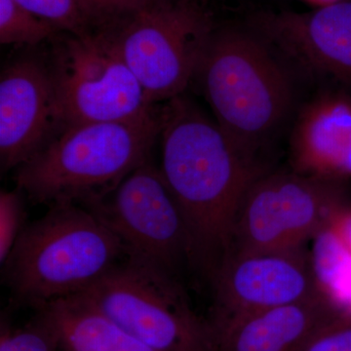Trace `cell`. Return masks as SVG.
<instances>
[{
	"instance_id": "cell-4",
	"label": "cell",
	"mask_w": 351,
	"mask_h": 351,
	"mask_svg": "<svg viewBox=\"0 0 351 351\" xmlns=\"http://www.w3.org/2000/svg\"><path fill=\"white\" fill-rule=\"evenodd\" d=\"M163 105L135 119L66 126L16 169L17 189L34 204H90L151 158Z\"/></svg>"
},
{
	"instance_id": "cell-23",
	"label": "cell",
	"mask_w": 351,
	"mask_h": 351,
	"mask_svg": "<svg viewBox=\"0 0 351 351\" xmlns=\"http://www.w3.org/2000/svg\"><path fill=\"white\" fill-rule=\"evenodd\" d=\"M332 226L351 252V207L348 208L337 217L332 223Z\"/></svg>"
},
{
	"instance_id": "cell-15",
	"label": "cell",
	"mask_w": 351,
	"mask_h": 351,
	"mask_svg": "<svg viewBox=\"0 0 351 351\" xmlns=\"http://www.w3.org/2000/svg\"><path fill=\"white\" fill-rule=\"evenodd\" d=\"M59 336V351H156L101 313L82 295L43 307Z\"/></svg>"
},
{
	"instance_id": "cell-13",
	"label": "cell",
	"mask_w": 351,
	"mask_h": 351,
	"mask_svg": "<svg viewBox=\"0 0 351 351\" xmlns=\"http://www.w3.org/2000/svg\"><path fill=\"white\" fill-rule=\"evenodd\" d=\"M339 314L322 294L211 323L213 351H301L314 332Z\"/></svg>"
},
{
	"instance_id": "cell-14",
	"label": "cell",
	"mask_w": 351,
	"mask_h": 351,
	"mask_svg": "<svg viewBox=\"0 0 351 351\" xmlns=\"http://www.w3.org/2000/svg\"><path fill=\"white\" fill-rule=\"evenodd\" d=\"M293 157L298 172L339 180L351 176V105L314 104L295 130Z\"/></svg>"
},
{
	"instance_id": "cell-24",
	"label": "cell",
	"mask_w": 351,
	"mask_h": 351,
	"mask_svg": "<svg viewBox=\"0 0 351 351\" xmlns=\"http://www.w3.org/2000/svg\"><path fill=\"white\" fill-rule=\"evenodd\" d=\"M171 0H149V5H157V4H162L166 3V2H169Z\"/></svg>"
},
{
	"instance_id": "cell-7",
	"label": "cell",
	"mask_w": 351,
	"mask_h": 351,
	"mask_svg": "<svg viewBox=\"0 0 351 351\" xmlns=\"http://www.w3.org/2000/svg\"><path fill=\"white\" fill-rule=\"evenodd\" d=\"M47 59L62 129L135 119L156 106L147 103L110 27L55 36Z\"/></svg>"
},
{
	"instance_id": "cell-5",
	"label": "cell",
	"mask_w": 351,
	"mask_h": 351,
	"mask_svg": "<svg viewBox=\"0 0 351 351\" xmlns=\"http://www.w3.org/2000/svg\"><path fill=\"white\" fill-rule=\"evenodd\" d=\"M156 351H213V329L191 308L181 280L131 254L80 294Z\"/></svg>"
},
{
	"instance_id": "cell-1",
	"label": "cell",
	"mask_w": 351,
	"mask_h": 351,
	"mask_svg": "<svg viewBox=\"0 0 351 351\" xmlns=\"http://www.w3.org/2000/svg\"><path fill=\"white\" fill-rule=\"evenodd\" d=\"M163 110L160 170L188 223L195 270L210 283L230 252L244 193L267 169L182 95Z\"/></svg>"
},
{
	"instance_id": "cell-2",
	"label": "cell",
	"mask_w": 351,
	"mask_h": 351,
	"mask_svg": "<svg viewBox=\"0 0 351 351\" xmlns=\"http://www.w3.org/2000/svg\"><path fill=\"white\" fill-rule=\"evenodd\" d=\"M294 66L276 44L245 23L215 25L196 73L219 128L260 162L294 120Z\"/></svg>"
},
{
	"instance_id": "cell-19",
	"label": "cell",
	"mask_w": 351,
	"mask_h": 351,
	"mask_svg": "<svg viewBox=\"0 0 351 351\" xmlns=\"http://www.w3.org/2000/svg\"><path fill=\"white\" fill-rule=\"evenodd\" d=\"M60 32L84 34L95 29L82 0H15Z\"/></svg>"
},
{
	"instance_id": "cell-21",
	"label": "cell",
	"mask_w": 351,
	"mask_h": 351,
	"mask_svg": "<svg viewBox=\"0 0 351 351\" xmlns=\"http://www.w3.org/2000/svg\"><path fill=\"white\" fill-rule=\"evenodd\" d=\"M301 351H351V314H339L325 323Z\"/></svg>"
},
{
	"instance_id": "cell-8",
	"label": "cell",
	"mask_w": 351,
	"mask_h": 351,
	"mask_svg": "<svg viewBox=\"0 0 351 351\" xmlns=\"http://www.w3.org/2000/svg\"><path fill=\"white\" fill-rule=\"evenodd\" d=\"M215 25L199 0H171L108 27L154 106L181 96L195 80Z\"/></svg>"
},
{
	"instance_id": "cell-16",
	"label": "cell",
	"mask_w": 351,
	"mask_h": 351,
	"mask_svg": "<svg viewBox=\"0 0 351 351\" xmlns=\"http://www.w3.org/2000/svg\"><path fill=\"white\" fill-rule=\"evenodd\" d=\"M311 253L321 294L339 313L351 314V252L332 223L313 237Z\"/></svg>"
},
{
	"instance_id": "cell-6",
	"label": "cell",
	"mask_w": 351,
	"mask_h": 351,
	"mask_svg": "<svg viewBox=\"0 0 351 351\" xmlns=\"http://www.w3.org/2000/svg\"><path fill=\"white\" fill-rule=\"evenodd\" d=\"M350 207L343 180L265 171L242 197L228 254L301 248Z\"/></svg>"
},
{
	"instance_id": "cell-12",
	"label": "cell",
	"mask_w": 351,
	"mask_h": 351,
	"mask_svg": "<svg viewBox=\"0 0 351 351\" xmlns=\"http://www.w3.org/2000/svg\"><path fill=\"white\" fill-rule=\"evenodd\" d=\"M295 66L351 82V0L308 12H260L247 21Z\"/></svg>"
},
{
	"instance_id": "cell-17",
	"label": "cell",
	"mask_w": 351,
	"mask_h": 351,
	"mask_svg": "<svg viewBox=\"0 0 351 351\" xmlns=\"http://www.w3.org/2000/svg\"><path fill=\"white\" fill-rule=\"evenodd\" d=\"M56 27L20 5L15 0H0V43L38 46L57 36Z\"/></svg>"
},
{
	"instance_id": "cell-10",
	"label": "cell",
	"mask_w": 351,
	"mask_h": 351,
	"mask_svg": "<svg viewBox=\"0 0 351 351\" xmlns=\"http://www.w3.org/2000/svg\"><path fill=\"white\" fill-rule=\"evenodd\" d=\"M211 323L304 301L320 294L311 253L301 248L230 253L210 281Z\"/></svg>"
},
{
	"instance_id": "cell-9",
	"label": "cell",
	"mask_w": 351,
	"mask_h": 351,
	"mask_svg": "<svg viewBox=\"0 0 351 351\" xmlns=\"http://www.w3.org/2000/svg\"><path fill=\"white\" fill-rule=\"evenodd\" d=\"M83 207L119 237L127 254L149 261L179 280L182 270H195L186 218L151 158L108 195Z\"/></svg>"
},
{
	"instance_id": "cell-3",
	"label": "cell",
	"mask_w": 351,
	"mask_h": 351,
	"mask_svg": "<svg viewBox=\"0 0 351 351\" xmlns=\"http://www.w3.org/2000/svg\"><path fill=\"white\" fill-rule=\"evenodd\" d=\"M119 237L93 212L75 202L50 205L25 225L1 265L11 306L36 311L77 295L125 258Z\"/></svg>"
},
{
	"instance_id": "cell-11",
	"label": "cell",
	"mask_w": 351,
	"mask_h": 351,
	"mask_svg": "<svg viewBox=\"0 0 351 351\" xmlns=\"http://www.w3.org/2000/svg\"><path fill=\"white\" fill-rule=\"evenodd\" d=\"M62 130L47 57L23 55L0 76V166L17 169Z\"/></svg>"
},
{
	"instance_id": "cell-18",
	"label": "cell",
	"mask_w": 351,
	"mask_h": 351,
	"mask_svg": "<svg viewBox=\"0 0 351 351\" xmlns=\"http://www.w3.org/2000/svg\"><path fill=\"white\" fill-rule=\"evenodd\" d=\"M29 322L13 326L2 314L0 351H59V336L54 323L43 309Z\"/></svg>"
},
{
	"instance_id": "cell-20",
	"label": "cell",
	"mask_w": 351,
	"mask_h": 351,
	"mask_svg": "<svg viewBox=\"0 0 351 351\" xmlns=\"http://www.w3.org/2000/svg\"><path fill=\"white\" fill-rule=\"evenodd\" d=\"M19 189L0 193V263L7 257L24 230L27 212Z\"/></svg>"
},
{
	"instance_id": "cell-22",
	"label": "cell",
	"mask_w": 351,
	"mask_h": 351,
	"mask_svg": "<svg viewBox=\"0 0 351 351\" xmlns=\"http://www.w3.org/2000/svg\"><path fill=\"white\" fill-rule=\"evenodd\" d=\"M95 29L112 27L149 6V0H82Z\"/></svg>"
}]
</instances>
